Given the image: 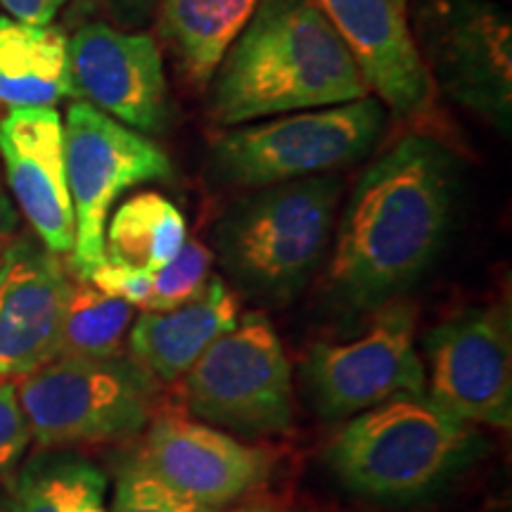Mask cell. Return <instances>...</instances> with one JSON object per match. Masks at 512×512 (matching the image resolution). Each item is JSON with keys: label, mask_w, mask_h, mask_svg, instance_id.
Masks as SVG:
<instances>
[{"label": "cell", "mask_w": 512, "mask_h": 512, "mask_svg": "<svg viewBox=\"0 0 512 512\" xmlns=\"http://www.w3.org/2000/svg\"><path fill=\"white\" fill-rule=\"evenodd\" d=\"M453 159L430 136L401 138L358 178L339 221L328 285L351 309H377L408 290L444 242Z\"/></svg>", "instance_id": "cell-1"}, {"label": "cell", "mask_w": 512, "mask_h": 512, "mask_svg": "<svg viewBox=\"0 0 512 512\" xmlns=\"http://www.w3.org/2000/svg\"><path fill=\"white\" fill-rule=\"evenodd\" d=\"M211 79L209 119L223 128L344 105L370 93L313 0H259Z\"/></svg>", "instance_id": "cell-2"}, {"label": "cell", "mask_w": 512, "mask_h": 512, "mask_svg": "<svg viewBox=\"0 0 512 512\" xmlns=\"http://www.w3.org/2000/svg\"><path fill=\"white\" fill-rule=\"evenodd\" d=\"M482 453L472 422L430 396H394L361 411L330 446L339 482L384 501L425 496Z\"/></svg>", "instance_id": "cell-3"}, {"label": "cell", "mask_w": 512, "mask_h": 512, "mask_svg": "<svg viewBox=\"0 0 512 512\" xmlns=\"http://www.w3.org/2000/svg\"><path fill=\"white\" fill-rule=\"evenodd\" d=\"M339 192V178L309 176L235 202L214 230L221 266L254 297H294L328 249Z\"/></svg>", "instance_id": "cell-4"}, {"label": "cell", "mask_w": 512, "mask_h": 512, "mask_svg": "<svg viewBox=\"0 0 512 512\" xmlns=\"http://www.w3.org/2000/svg\"><path fill=\"white\" fill-rule=\"evenodd\" d=\"M31 439L43 448L138 434L155 408V377L133 358L55 356L17 382Z\"/></svg>", "instance_id": "cell-5"}, {"label": "cell", "mask_w": 512, "mask_h": 512, "mask_svg": "<svg viewBox=\"0 0 512 512\" xmlns=\"http://www.w3.org/2000/svg\"><path fill=\"white\" fill-rule=\"evenodd\" d=\"M382 126V102L368 95L254 126H230L211 140L209 169L216 181L240 188L299 181L366 157Z\"/></svg>", "instance_id": "cell-6"}, {"label": "cell", "mask_w": 512, "mask_h": 512, "mask_svg": "<svg viewBox=\"0 0 512 512\" xmlns=\"http://www.w3.org/2000/svg\"><path fill=\"white\" fill-rule=\"evenodd\" d=\"M64 159L76 219L72 271L79 280H91L105 264V228L112 204L133 185L171 178L174 166L157 143L86 100L69 105Z\"/></svg>", "instance_id": "cell-7"}, {"label": "cell", "mask_w": 512, "mask_h": 512, "mask_svg": "<svg viewBox=\"0 0 512 512\" xmlns=\"http://www.w3.org/2000/svg\"><path fill=\"white\" fill-rule=\"evenodd\" d=\"M183 377L185 403L197 418L245 434L290 427V361L264 313H247L238 320Z\"/></svg>", "instance_id": "cell-8"}, {"label": "cell", "mask_w": 512, "mask_h": 512, "mask_svg": "<svg viewBox=\"0 0 512 512\" xmlns=\"http://www.w3.org/2000/svg\"><path fill=\"white\" fill-rule=\"evenodd\" d=\"M415 27L434 86L503 131L512 117V27L491 0H420Z\"/></svg>", "instance_id": "cell-9"}, {"label": "cell", "mask_w": 512, "mask_h": 512, "mask_svg": "<svg viewBox=\"0 0 512 512\" xmlns=\"http://www.w3.org/2000/svg\"><path fill=\"white\" fill-rule=\"evenodd\" d=\"M413 304L389 299L377 306L361 337L347 344L316 342L304 361L318 411L344 418L394 396L425 394V368L415 351Z\"/></svg>", "instance_id": "cell-10"}, {"label": "cell", "mask_w": 512, "mask_h": 512, "mask_svg": "<svg viewBox=\"0 0 512 512\" xmlns=\"http://www.w3.org/2000/svg\"><path fill=\"white\" fill-rule=\"evenodd\" d=\"M430 399L465 422H512V325L508 304L475 306L427 337Z\"/></svg>", "instance_id": "cell-11"}, {"label": "cell", "mask_w": 512, "mask_h": 512, "mask_svg": "<svg viewBox=\"0 0 512 512\" xmlns=\"http://www.w3.org/2000/svg\"><path fill=\"white\" fill-rule=\"evenodd\" d=\"M69 74L74 95L119 124L143 133L169 128V86L152 36L86 24L69 41Z\"/></svg>", "instance_id": "cell-12"}, {"label": "cell", "mask_w": 512, "mask_h": 512, "mask_svg": "<svg viewBox=\"0 0 512 512\" xmlns=\"http://www.w3.org/2000/svg\"><path fill=\"white\" fill-rule=\"evenodd\" d=\"M72 285L60 256L36 235L8 242L0 256V380H22L57 356Z\"/></svg>", "instance_id": "cell-13"}, {"label": "cell", "mask_w": 512, "mask_h": 512, "mask_svg": "<svg viewBox=\"0 0 512 512\" xmlns=\"http://www.w3.org/2000/svg\"><path fill=\"white\" fill-rule=\"evenodd\" d=\"M361 69L370 91L401 119L434 110L430 69L408 22V0H313Z\"/></svg>", "instance_id": "cell-14"}, {"label": "cell", "mask_w": 512, "mask_h": 512, "mask_svg": "<svg viewBox=\"0 0 512 512\" xmlns=\"http://www.w3.org/2000/svg\"><path fill=\"white\" fill-rule=\"evenodd\" d=\"M138 458L166 486L211 510L240 501L271 475L264 448L169 413L152 420Z\"/></svg>", "instance_id": "cell-15"}, {"label": "cell", "mask_w": 512, "mask_h": 512, "mask_svg": "<svg viewBox=\"0 0 512 512\" xmlns=\"http://www.w3.org/2000/svg\"><path fill=\"white\" fill-rule=\"evenodd\" d=\"M0 157L10 190L34 235L50 252L72 254L76 219L64 159V126L55 107L12 110L0 119Z\"/></svg>", "instance_id": "cell-16"}, {"label": "cell", "mask_w": 512, "mask_h": 512, "mask_svg": "<svg viewBox=\"0 0 512 512\" xmlns=\"http://www.w3.org/2000/svg\"><path fill=\"white\" fill-rule=\"evenodd\" d=\"M238 320V299L223 280L211 278L207 292L192 304L164 313H143L128 335V349L133 361L155 380L176 382Z\"/></svg>", "instance_id": "cell-17"}, {"label": "cell", "mask_w": 512, "mask_h": 512, "mask_svg": "<svg viewBox=\"0 0 512 512\" xmlns=\"http://www.w3.org/2000/svg\"><path fill=\"white\" fill-rule=\"evenodd\" d=\"M69 95L74 88L64 31L0 17V105L10 110L55 107Z\"/></svg>", "instance_id": "cell-18"}, {"label": "cell", "mask_w": 512, "mask_h": 512, "mask_svg": "<svg viewBox=\"0 0 512 512\" xmlns=\"http://www.w3.org/2000/svg\"><path fill=\"white\" fill-rule=\"evenodd\" d=\"M259 0H162L164 43L192 86H207Z\"/></svg>", "instance_id": "cell-19"}, {"label": "cell", "mask_w": 512, "mask_h": 512, "mask_svg": "<svg viewBox=\"0 0 512 512\" xmlns=\"http://www.w3.org/2000/svg\"><path fill=\"white\" fill-rule=\"evenodd\" d=\"M188 240L185 219L159 192L126 200L105 228V261L155 273L169 264Z\"/></svg>", "instance_id": "cell-20"}, {"label": "cell", "mask_w": 512, "mask_h": 512, "mask_svg": "<svg viewBox=\"0 0 512 512\" xmlns=\"http://www.w3.org/2000/svg\"><path fill=\"white\" fill-rule=\"evenodd\" d=\"M107 477L74 453L41 456L24 467L8 512H107Z\"/></svg>", "instance_id": "cell-21"}, {"label": "cell", "mask_w": 512, "mask_h": 512, "mask_svg": "<svg viewBox=\"0 0 512 512\" xmlns=\"http://www.w3.org/2000/svg\"><path fill=\"white\" fill-rule=\"evenodd\" d=\"M133 320V306L98 290L91 280L72 285L57 356H121V342Z\"/></svg>", "instance_id": "cell-22"}, {"label": "cell", "mask_w": 512, "mask_h": 512, "mask_svg": "<svg viewBox=\"0 0 512 512\" xmlns=\"http://www.w3.org/2000/svg\"><path fill=\"white\" fill-rule=\"evenodd\" d=\"M211 261L214 256L202 242L185 240L181 252L152 273V297L145 311H174L200 299L209 287Z\"/></svg>", "instance_id": "cell-23"}, {"label": "cell", "mask_w": 512, "mask_h": 512, "mask_svg": "<svg viewBox=\"0 0 512 512\" xmlns=\"http://www.w3.org/2000/svg\"><path fill=\"white\" fill-rule=\"evenodd\" d=\"M110 512H216L166 486L138 456L121 465Z\"/></svg>", "instance_id": "cell-24"}, {"label": "cell", "mask_w": 512, "mask_h": 512, "mask_svg": "<svg viewBox=\"0 0 512 512\" xmlns=\"http://www.w3.org/2000/svg\"><path fill=\"white\" fill-rule=\"evenodd\" d=\"M31 441L17 394V380H0V479L19 465Z\"/></svg>", "instance_id": "cell-25"}, {"label": "cell", "mask_w": 512, "mask_h": 512, "mask_svg": "<svg viewBox=\"0 0 512 512\" xmlns=\"http://www.w3.org/2000/svg\"><path fill=\"white\" fill-rule=\"evenodd\" d=\"M91 283L105 294L124 299L131 306H143V309L152 297V273L143 268H128L105 261L91 275Z\"/></svg>", "instance_id": "cell-26"}, {"label": "cell", "mask_w": 512, "mask_h": 512, "mask_svg": "<svg viewBox=\"0 0 512 512\" xmlns=\"http://www.w3.org/2000/svg\"><path fill=\"white\" fill-rule=\"evenodd\" d=\"M69 0H0L5 10L10 12L17 22L34 24V27H46L55 19Z\"/></svg>", "instance_id": "cell-27"}, {"label": "cell", "mask_w": 512, "mask_h": 512, "mask_svg": "<svg viewBox=\"0 0 512 512\" xmlns=\"http://www.w3.org/2000/svg\"><path fill=\"white\" fill-rule=\"evenodd\" d=\"M155 3L157 0H110L114 15L124 24H131V27H140L150 17Z\"/></svg>", "instance_id": "cell-28"}, {"label": "cell", "mask_w": 512, "mask_h": 512, "mask_svg": "<svg viewBox=\"0 0 512 512\" xmlns=\"http://www.w3.org/2000/svg\"><path fill=\"white\" fill-rule=\"evenodd\" d=\"M15 226H17L15 211H12L8 197L0 192V256H3L5 247H8L10 235H12V230H15Z\"/></svg>", "instance_id": "cell-29"}, {"label": "cell", "mask_w": 512, "mask_h": 512, "mask_svg": "<svg viewBox=\"0 0 512 512\" xmlns=\"http://www.w3.org/2000/svg\"><path fill=\"white\" fill-rule=\"evenodd\" d=\"M230 512H292V510L283 508V505L275 501H249L245 505H238V508Z\"/></svg>", "instance_id": "cell-30"}]
</instances>
